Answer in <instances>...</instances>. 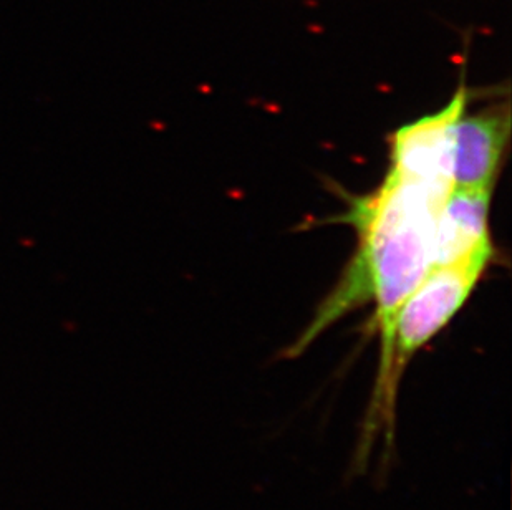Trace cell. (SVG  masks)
Masks as SVG:
<instances>
[{
    "instance_id": "obj_4",
    "label": "cell",
    "mask_w": 512,
    "mask_h": 510,
    "mask_svg": "<svg viewBox=\"0 0 512 510\" xmlns=\"http://www.w3.org/2000/svg\"><path fill=\"white\" fill-rule=\"evenodd\" d=\"M509 135L508 105L459 116L453 145V188L493 191Z\"/></svg>"
},
{
    "instance_id": "obj_5",
    "label": "cell",
    "mask_w": 512,
    "mask_h": 510,
    "mask_svg": "<svg viewBox=\"0 0 512 510\" xmlns=\"http://www.w3.org/2000/svg\"><path fill=\"white\" fill-rule=\"evenodd\" d=\"M491 193L488 189H451L436 216L433 267L466 260L491 262Z\"/></svg>"
},
{
    "instance_id": "obj_2",
    "label": "cell",
    "mask_w": 512,
    "mask_h": 510,
    "mask_svg": "<svg viewBox=\"0 0 512 510\" xmlns=\"http://www.w3.org/2000/svg\"><path fill=\"white\" fill-rule=\"evenodd\" d=\"M486 260H466L435 265L406 297L393 318L387 347L380 352L377 376L365 416L360 424L350 471L362 474L382 441L387 464L395 453L398 391L411 360L440 335L468 302L474 287L488 269Z\"/></svg>"
},
{
    "instance_id": "obj_1",
    "label": "cell",
    "mask_w": 512,
    "mask_h": 510,
    "mask_svg": "<svg viewBox=\"0 0 512 510\" xmlns=\"http://www.w3.org/2000/svg\"><path fill=\"white\" fill-rule=\"evenodd\" d=\"M450 191L390 169L377 191L352 204L347 219L360 234L357 254L304 332L285 348V360L300 357L325 330L367 302L377 304L373 325L380 352L387 347L398 308L433 267L436 216Z\"/></svg>"
},
{
    "instance_id": "obj_3",
    "label": "cell",
    "mask_w": 512,
    "mask_h": 510,
    "mask_svg": "<svg viewBox=\"0 0 512 510\" xmlns=\"http://www.w3.org/2000/svg\"><path fill=\"white\" fill-rule=\"evenodd\" d=\"M466 102L468 93L461 85L438 113L400 128L392 138L390 169L421 183L453 188L455 128Z\"/></svg>"
}]
</instances>
